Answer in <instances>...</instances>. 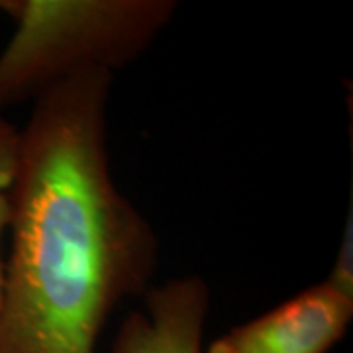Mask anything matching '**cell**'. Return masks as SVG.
<instances>
[{"label": "cell", "mask_w": 353, "mask_h": 353, "mask_svg": "<svg viewBox=\"0 0 353 353\" xmlns=\"http://www.w3.org/2000/svg\"><path fill=\"white\" fill-rule=\"evenodd\" d=\"M110 85L106 69L65 77L20 130L0 353H94L116 306L148 290L159 243L110 173Z\"/></svg>", "instance_id": "1"}, {"label": "cell", "mask_w": 353, "mask_h": 353, "mask_svg": "<svg viewBox=\"0 0 353 353\" xmlns=\"http://www.w3.org/2000/svg\"><path fill=\"white\" fill-rule=\"evenodd\" d=\"M175 8L171 0H0L16 24L0 53V112L65 77L124 67Z\"/></svg>", "instance_id": "2"}, {"label": "cell", "mask_w": 353, "mask_h": 353, "mask_svg": "<svg viewBox=\"0 0 353 353\" xmlns=\"http://www.w3.org/2000/svg\"><path fill=\"white\" fill-rule=\"evenodd\" d=\"M353 318V296L328 279L234 326L206 353H330Z\"/></svg>", "instance_id": "3"}, {"label": "cell", "mask_w": 353, "mask_h": 353, "mask_svg": "<svg viewBox=\"0 0 353 353\" xmlns=\"http://www.w3.org/2000/svg\"><path fill=\"white\" fill-rule=\"evenodd\" d=\"M143 306L122 322L112 353H204L210 290L201 277L171 279L150 289Z\"/></svg>", "instance_id": "4"}, {"label": "cell", "mask_w": 353, "mask_h": 353, "mask_svg": "<svg viewBox=\"0 0 353 353\" xmlns=\"http://www.w3.org/2000/svg\"><path fill=\"white\" fill-rule=\"evenodd\" d=\"M20 153V130L0 116V243L4 232H8L12 214V189L18 171ZM2 253H0V283H2Z\"/></svg>", "instance_id": "5"}, {"label": "cell", "mask_w": 353, "mask_h": 353, "mask_svg": "<svg viewBox=\"0 0 353 353\" xmlns=\"http://www.w3.org/2000/svg\"><path fill=\"white\" fill-rule=\"evenodd\" d=\"M328 281L343 290L345 294L353 296V271H352V218L347 220V230L343 232V241H341L340 253L334 269L330 271Z\"/></svg>", "instance_id": "6"}]
</instances>
